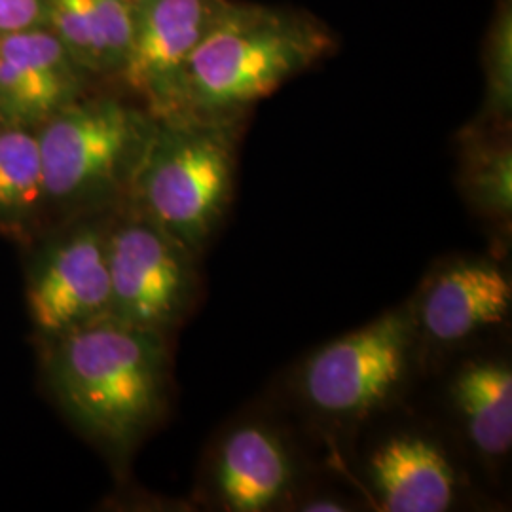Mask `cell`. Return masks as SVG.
Wrapping results in <instances>:
<instances>
[{"label": "cell", "instance_id": "obj_17", "mask_svg": "<svg viewBox=\"0 0 512 512\" xmlns=\"http://www.w3.org/2000/svg\"><path fill=\"white\" fill-rule=\"evenodd\" d=\"M484 105L480 120L511 126L512 112V0L495 2L492 21L482 42Z\"/></svg>", "mask_w": 512, "mask_h": 512}, {"label": "cell", "instance_id": "obj_14", "mask_svg": "<svg viewBox=\"0 0 512 512\" xmlns=\"http://www.w3.org/2000/svg\"><path fill=\"white\" fill-rule=\"evenodd\" d=\"M467 435L488 458L505 456L512 446V370L503 361H473L452 382Z\"/></svg>", "mask_w": 512, "mask_h": 512}, {"label": "cell", "instance_id": "obj_19", "mask_svg": "<svg viewBox=\"0 0 512 512\" xmlns=\"http://www.w3.org/2000/svg\"><path fill=\"white\" fill-rule=\"evenodd\" d=\"M304 511L310 512H340L346 511L338 501H330V499H317L310 501L304 505Z\"/></svg>", "mask_w": 512, "mask_h": 512}, {"label": "cell", "instance_id": "obj_4", "mask_svg": "<svg viewBox=\"0 0 512 512\" xmlns=\"http://www.w3.org/2000/svg\"><path fill=\"white\" fill-rule=\"evenodd\" d=\"M156 118L114 93H86L37 129L48 209L90 213L128 200Z\"/></svg>", "mask_w": 512, "mask_h": 512}, {"label": "cell", "instance_id": "obj_20", "mask_svg": "<svg viewBox=\"0 0 512 512\" xmlns=\"http://www.w3.org/2000/svg\"><path fill=\"white\" fill-rule=\"evenodd\" d=\"M131 2H133V4H137V2H143V0H131Z\"/></svg>", "mask_w": 512, "mask_h": 512}, {"label": "cell", "instance_id": "obj_1", "mask_svg": "<svg viewBox=\"0 0 512 512\" xmlns=\"http://www.w3.org/2000/svg\"><path fill=\"white\" fill-rule=\"evenodd\" d=\"M44 372L67 418L116 454L133 448L164 412V334L110 315L46 342Z\"/></svg>", "mask_w": 512, "mask_h": 512}, {"label": "cell", "instance_id": "obj_13", "mask_svg": "<svg viewBox=\"0 0 512 512\" xmlns=\"http://www.w3.org/2000/svg\"><path fill=\"white\" fill-rule=\"evenodd\" d=\"M46 25L93 80L112 82L128 54L131 0H44Z\"/></svg>", "mask_w": 512, "mask_h": 512}, {"label": "cell", "instance_id": "obj_10", "mask_svg": "<svg viewBox=\"0 0 512 512\" xmlns=\"http://www.w3.org/2000/svg\"><path fill=\"white\" fill-rule=\"evenodd\" d=\"M511 306V279L501 268L484 260L459 262L423 294L420 325L429 338L452 344L503 323Z\"/></svg>", "mask_w": 512, "mask_h": 512}, {"label": "cell", "instance_id": "obj_6", "mask_svg": "<svg viewBox=\"0 0 512 512\" xmlns=\"http://www.w3.org/2000/svg\"><path fill=\"white\" fill-rule=\"evenodd\" d=\"M412 317L391 311L321 349L304 368L308 403L332 418H361L403 382L412 346Z\"/></svg>", "mask_w": 512, "mask_h": 512}, {"label": "cell", "instance_id": "obj_15", "mask_svg": "<svg viewBox=\"0 0 512 512\" xmlns=\"http://www.w3.org/2000/svg\"><path fill=\"white\" fill-rule=\"evenodd\" d=\"M46 209L37 129L0 124V232L31 236Z\"/></svg>", "mask_w": 512, "mask_h": 512}, {"label": "cell", "instance_id": "obj_8", "mask_svg": "<svg viewBox=\"0 0 512 512\" xmlns=\"http://www.w3.org/2000/svg\"><path fill=\"white\" fill-rule=\"evenodd\" d=\"M232 0H143L120 73L112 80L154 118L167 114L184 63L217 25Z\"/></svg>", "mask_w": 512, "mask_h": 512}, {"label": "cell", "instance_id": "obj_16", "mask_svg": "<svg viewBox=\"0 0 512 512\" xmlns=\"http://www.w3.org/2000/svg\"><path fill=\"white\" fill-rule=\"evenodd\" d=\"M459 181L482 213L509 219L512 209V145L509 126L478 120L459 135Z\"/></svg>", "mask_w": 512, "mask_h": 512}, {"label": "cell", "instance_id": "obj_11", "mask_svg": "<svg viewBox=\"0 0 512 512\" xmlns=\"http://www.w3.org/2000/svg\"><path fill=\"white\" fill-rule=\"evenodd\" d=\"M293 463L283 442L262 425H245L220 444L215 461V492L224 509L268 511L293 482Z\"/></svg>", "mask_w": 512, "mask_h": 512}, {"label": "cell", "instance_id": "obj_7", "mask_svg": "<svg viewBox=\"0 0 512 512\" xmlns=\"http://www.w3.org/2000/svg\"><path fill=\"white\" fill-rule=\"evenodd\" d=\"M107 232L99 222H78L33 258L27 308L44 344L109 317Z\"/></svg>", "mask_w": 512, "mask_h": 512}, {"label": "cell", "instance_id": "obj_3", "mask_svg": "<svg viewBox=\"0 0 512 512\" xmlns=\"http://www.w3.org/2000/svg\"><path fill=\"white\" fill-rule=\"evenodd\" d=\"M238 114L156 118L128 202L167 236L198 253L224 215L236 175Z\"/></svg>", "mask_w": 512, "mask_h": 512}, {"label": "cell", "instance_id": "obj_2", "mask_svg": "<svg viewBox=\"0 0 512 512\" xmlns=\"http://www.w3.org/2000/svg\"><path fill=\"white\" fill-rule=\"evenodd\" d=\"M336 50L334 31L306 10L232 0L184 63L162 118L245 112Z\"/></svg>", "mask_w": 512, "mask_h": 512}, {"label": "cell", "instance_id": "obj_18", "mask_svg": "<svg viewBox=\"0 0 512 512\" xmlns=\"http://www.w3.org/2000/svg\"><path fill=\"white\" fill-rule=\"evenodd\" d=\"M44 25V0H0V35Z\"/></svg>", "mask_w": 512, "mask_h": 512}, {"label": "cell", "instance_id": "obj_12", "mask_svg": "<svg viewBox=\"0 0 512 512\" xmlns=\"http://www.w3.org/2000/svg\"><path fill=\"white\" fill-rule=\"evenodd\" d=\"M368 478L384 511H448L456 495V471L439 448L421 437L385 440L372 454Z\"/></svg>", "mask_w": 512, "mask_h": 512}, {"label": "cell", "instance_id": "obj_5", "mask_svg": "<svg viewBox=\"0 0 512 512\" xmlns=\"http://www.w3.org/2000/svg\"><path fill=\"white\" fill-rule=\"evenodd\" d=\"M133 213L107 232L110 317L165 334L183 319L194 293L192 253Z\"/></svg>", "mask_w": 512, "mask_h": 512}, {"label": "cell", "instance_id": "obj_9", "mask_svg": "<svg viewBox=\"0 0 512 512\" xmlns=\"http://www.w3.org/2000/svg\"><path fill=\"white\" fill-rule=\"evenodd\" d=\"M93 82L48 27L0 35V124L38 129Z\"/></svg>", "mask_w": 512, "mask_h": 512}]
</instances>
